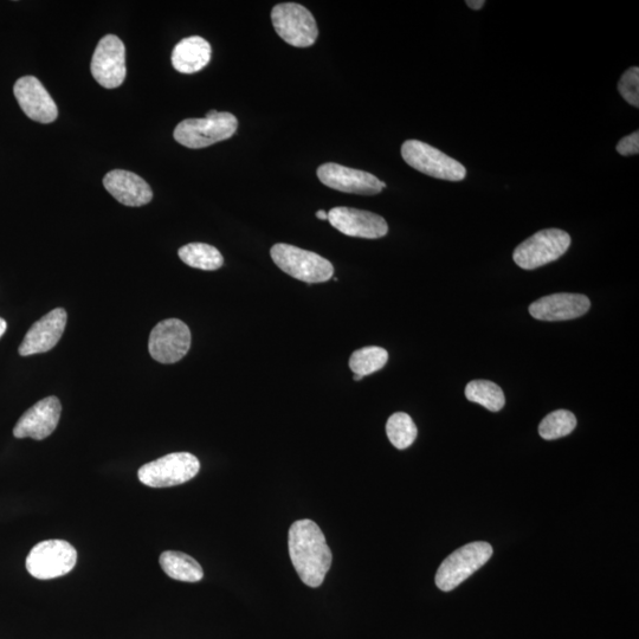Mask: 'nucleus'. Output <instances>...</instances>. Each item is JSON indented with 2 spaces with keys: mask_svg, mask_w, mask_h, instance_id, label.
<instances>
[{
  "mask_svg": "<svg viewBox=\"0 0 639 639\" xmlns=\"http://www.w3.org/2000/svg\"><path fill=\"white\" fill-rule=\"evenodd\" d=\"M290 560L300 579L309 587H319L331 570L333 555L324 532L314 521L303 519L289 529Z\"/></svg>",
  "mask_w": 639,
  "mask_h": 639,
  "instance_id": "f257e3e1",
  "label": "nucleus"
},
{
  "mask_svg": "<svg viewBox=\"0 0 639 639\" xmlns=\"http://www.w3.org/2000/svg\"><path fill=\"white\" fill-rule=\"evenodd\" d=\"M238 121L231 113L213 111L204 119H186L174 129L173 137L187 148L199 150L228 140L237 132Z\"/></svg>",
  "mask_w": 639,
  "mask_h": 639,
  "instance_id": "f03ea898",
  "label": "nucleus"
},
{
  "mask_svg": "<svg viewBox=\"0 0 639 639\" xmlns=\"http://www.w3.org/2000/svg\"><path fill=\"white\" fill-rule=\"evenodd\" d=\"M493 547L484 541L471 542L458 548L445 558L436 573L435 583L438 589L450 592L460 586L464 580L473 576L493 557Z\"/></svg>",
  "mask_w": 639,
  "mask_h": 639,
  "instance_id": "7ed1b4c3",
  "label": "nucleus"
},
{
  "mask_svg": "<svg viewBox=\"0 0 639 639\" xmlns=\"http://www.w3.org/2000/svg\"><path fill=\"white\" fill-rule=\"evenodd\" d=\"M271 258L284 273L306 283H324L332 279L334 267L318 254L279 243L270 250Z\"/></svg>",
  "mask_w": 639,
  "mask_h": 639,
  "instance_id": "20e7f679",
  "label": "nucleus"
},
{
  "mask_svg": "<svg viewBox=\"0 0 639 639\" xmlns=\"http://www.w3.org/2000/svg\"><path fill=\"white\" fill-rule=\"evenodd\" d=\"M402 157L412 169L426 174V176L461 182L466 179L467 170L460 161L447 156L436 147H432L419 140L405 141L402 146Z\"/></svg>",
  "mask_w": 639,
  "mask_h": 639,
  "instance_id": "39448f33",
  "label": "nucleus"
},
{
  "mask_svg": "<svg viewBox=\"0 0 639 639\" xmlns=\"http://www.w3.org/2000/svg\"><path fill=\"white\" fill-rule=\"evenodd\" d=\"M200 463L190 453H173L145 464L138 471L141 483L151 488H169L189 482L196 477Z\"/></svg>",
  "mask_w": 639,
  "mask_h": 639,
  "instance_id": "423d86ee",
  "label": "nucleus"
},
{
  "mask_svg": "<svg viewBox=\"0 0 639 639\" xmlns=\"http://www.w3.org/2000/svg\"><path fill=\"white\" fill-rule=\"evenodd\" d=\"M571 247V236L559 229L537 232L514 251V262L521 269L534 270L559 260Z\"/></svg>",
  "mask_w": 639,
  "mask_h": 639,
  "instance_id": "0eeeda50",
  "label": "nucleus"
},
{
  "mask_svg": "<svg viewBox=\"0 0 639 639\" xmlns=\"http://www.w3.org/2000/svg\"><path fill=\"white\" fill-rule=\"evenodd\" d=\"M274 29L282 40L296 48L312 47L319 36L314 16L296 3L276 5L271 11Z\"/></svg>",
  "mask_w": 639,
  "mask_h": 639,
  "instance_id": "6e6552de",
  "label": "nucleus"
},
{
  "mask_svg": "<svg viewBox=\"0 0 639 639\" xmlns=\"http://www.w3.org/2000/svg\"><path fill=\"white\" fill-rule=\"evenodd\" d=\"M77 552L68 541L47 540L32 548L27 558V570L41 580L66 576L76 565Z\"/></svg>",
  "mask_w": 639,
  "mask_h": 639,
  "instance_id": "1a4fd4ad",
  "label": "nucleus"
},
{
  "mask_svg": "<svg viewBox=\"0 0 639 639\" xmlns=\"http://www.w3.org/2000/svg\"><path fill=\"white\" fill-rule=\"evenodd\" d=\"M191 347V332L182 320L167 319L153 328L148 351L160 364H176Z\"/></svg>",
  "mask_w": 639,
  "mask_h": 639,
  "instance_id": "9d476101",
  "label": "nucleus"
},
{
  "mask_svg": "<svg viewBox=\"0 0 639 639\" xmlns=\"http://www.w3.org/2000/svg\"><path fill=\"white\" fill-rule=\"evenodd\" d=\"M92 74L106 89L119 88L127 74L126 48L118 36L107 35L99 42L93 55Z\"/></svg>",
  "mask_w": 639,
  "mask_h": 639,
  "instance_id": "9b49d317",
  "label": "nucleus"
},
{
  "mask_svg": "<svg viewBox=\"0 0 639 639\" xmlns=\"http://www.w3.org/2000/svg\"><path fill=\"white\" fill-rule=\"evenodd\" d=\"M318 178L329 189L353 193V195L374 196L386 187L384 182H380L369 172L334 163L321 165L318 169Z\"/></svg>",
  "mask_w": 639,
  "mask_h": 639,
  "instance_id": "f8f14e48",
  "label": "nucleus"
},
{
  "mask_svg": "<svg viewBox=\"0 0 639 639\" xmlns=\"http://www.w3.org/2000/svg\"><path fill=\"white\" fill-rule=\"evenodd\" d=\"M328 221L341 234L367 240H377L389 232V225L377 213L342 206L328 212Z\"/></svg>",
  "mask_w": 639,
  "mask_h": 639,
  "instance_id": "ddd939ff",
  "label": "nucleus"
},
{
  "mask_svg": "<svg viewBox=\"0 0 639 639\" xmlns=\"http://www.w3.org/2000/svg\"><path fill=\"white\" fill-rule=\"evenodd\" d=\"M62 405L60 399L48 397L40 400L19 418L15 429L16 438H32L42 441L56 430L60 422Z\"/></svg>",
  "mask_w": 639,
  "mask_h": 639,
  "instance_id": "4468645a",
  "label": "nucleus"
},
{
  "mask_svg": "<svg viewBox=\"0 0 639 639\" xmlns=\"http://www.w3.org/2000/svg\"><path fill=\"white\" fill-rule=\"evenodd\" d=\"M14 94L29 119L40 124H51L57 119L56 103L36 77L24 76L19 79L14 87Z\"/></svg>",
  "mask_w": 639,
  "mask_h": 639,
  "instance_id": "2eb2a0df",
  "label": "nucleus"
},
{
  "mask_svg": "<svg viewBox=\"0 0 639 639\" xmlns=\"http://www.w3.org/2000/svg\"><path fill=\"white\" fill-rule=\"evenodd\" d=\"M67 312L63 308H56L31 326L27 335L19 346L22 357L45 353L58 344L67 326Z\"/></svg>",
  "mask_w": 639,
  "mask_h": 639,
  "instance_id": "dca6fc26",
  "label": "nucleus"
},
{
  "mask_svg": "<svg viewBox=\"0 0 639 639\" xmlns=\"http://www.w3.org/2000/svg\"><path fill=\"white\" fill-rule=\"evenodd\" d=\"M590 299L582 294L559 293L545 296L529 306V314L540 321H567L589 312Z\"/></svg>",
  "mask_w": 639,
  "mask_h": 639,
  "instance_id": "f3484780",
  "label": "nucleus"
},
{
  "mask_svg": "<svg viewBox=\"0 0 639 639\" xmlns=\"http://www.w3.org/2000/svg\"><path fill=\"white\" fill-rule=\"evenodd\" d=\"M103 185L119 203L139 208L151 202L153 192L144 179L133 172L114 170L103 178Z\"/></svg>",
  "mask_w": 639,
  "mask_h": 639,
  "instance_id": "a211bd4d",
  "label": "nucleus"
},
{
  "mask_svg": "<svg viewBox=\"0 0 639 639\" xmlns=\"http://www.w3.org/2000/svg\"><path fill=\"white\" fill-rule=\"evenodd\" d=\"M211 45L204 38H184L173 49L172 66L182 74H195L208 66L211 60Z\"/></svg>",
  "mask_w": 639,
  "mask_h": 639,
  "instance_id": "6ab92c4d",
  "label": "nucleus"
},
{
  "mask_svg": "<svg viewBox=\"0 0 639 639\" xmlns=\"http://www.w3.org/2000/svg\"><path fill=\"white\" fill-rule=\"evenodd\" d=\"M159 563L167 576L179 582L197 583L204 577L198 561L182 552L166 551L160 555Z\"/></svg>",
  "mask_w": 639,
  "mask_h": 639,
  "instance_id": "aec40b11",
  "label": "nucleus"
},
{
  "mask_svg": "<svg viewBox=\"0 0 639 639\" xmlns=\"http://www.w3.org/2000/svg\"><path fill=\"white\" fill-rule=\"evenodd\" d=\"M180 260L192 268L213 271L223 267L224 258L218 249L205 243H191L178 251Z\"/></svg>",
  "mask_w": 639,
  "mask_h": 639,
  "instance_id": "412c9836",
  "label": "nucleus"
},
{
  "mask_svg": "<svg viewBox=\"0 0 639 639\" xmlns=\"http://www.w3.org/2000/svg\"><path fill=\"white\" fill-rule=\"evenodd\" d=\"M466 397L470 402L480 404L492 412L505 408L506 398L501 387L488 380H474L466 387Z\"/></svg>",
  "mask_w": 639,
  "mask_h": 639,
  "instance_id": "4be33fe9",
  "label": "nucleus"
},
{
  "mask_svg": "<svg viewBox=\"0 0 639 639\" xmlns=\"http://www.w3.org/2000/svg\"><path fill=\"white\" fill-rule=\"evenodd\" d=\"M386 434L393 447L405 450L416 441L418 430L408 413L397 412L387 421Z\"/></svg>",
  "mask_w": 639,
  "mask_h": 639,
  "instance_id": "5701e85b",
  "label": "nucleus"
},
{
  "mask_svg": "<svg viewBox=\"0 0 639 639\" xmlns=\"http://www.w3.org/2000/svg\"><path fill=\"white\" fill-rule=\"evenodd\" d=\"M389 361V353L382 347L370 346L355 351L350 359V367L357 376L366 377L382 370Z\"/></svg>",
  "mask_w": 639,
  "mask_h": 639,
  "instance_id": "b1692460",
  "label": "nucleus"
},
{
  "mask_svg": "<svg viewBox=\"0 0 639 639\" xmlns=\"http://www.w3.org/2000/svg\"><path fill=\"white\" fill-rule=\"evenodd\" d=\"M576 426L577 418L572 412L558 410L542 419L539 425V434L546 441H554L572 434Z\"/></svg>",
  "mask_w": 639,
  "mask_h": 639,
  "instance_id": "393cba45",
  "label": "nucleus"
},
{
  "mask_svg": "<svg viewBox=\"0 0 639 639\" xmlns=\"http://www.w3.org/2000/svg\"><path fill=\"white\" fill-rule=\"evenodd\" d=\"M618 90L622 98L631 106L639 107V68L634 67L625 71L618 83Z\"/></svg>",
  "mask_w": 639,
  "mask_h": 639,
  "instance_id": "a878e982",
  "label": "nucleus"
},
{
  "mask_svg": "<svg viewBox=\"0 0 639 639\" xmlns=\"http://www.w3.org/2000/svg\"><path fill=\"white\" fill-rule=\"evenodd\" d=\"M617 152L623 157L635 156L639 153V132L636 131L618 142Z\"/></svg>",
  "mask_w": 639,
  "mask_h": 639,
  "instance_id": "bb28decb",
  "label": "nucleus"
},
{
  "mask_svg": "<svg viewBox=\"0 0 639 639\" xmlns=\"http://www.w3.org/2000/svg\"><path fill=\"white\" fill-rule=\"evenodd\" d=\"M466 4L469 6L470 9L473 10H480L483 8L484 4H486V2H484V0H467Z\"/></svg>",
  "mask_w": 639,
  "mask_h": 639,
  "instance_id": "cd10ccee",
  "label": "nucleus"
},
{
  "mask_svg": "<svg viewBox=\"0 0 639 639\" xmlns=\"http://www.w3.org/2000/svg\"><path fill=\"white\" fill-rule=\"evenodd\" d=\"M316 217L321 219V221H328V212L321 210L316 212Z\"/></svg>",
  "mask_w": 639,
  "mask_h": 639,
  "instance_id": "c85d7f7f",
  "label": "nucleus"
},
{
  "mask_svg": "<svg viewBox=\"0 0 639 639\" xmlns=\"http://www.w3.org/2000/svg\"><path fill=\"white\" fill-rule=\"evenodd\" d=\"M6 327H8V325H6V321L0 318V338H2L6 332Z\"/></svg>",
  "mask_w": 639,
  "mask_h": 639,
  "instance_id": "c756f323",
  "label": "nucleus"
},
{
  "mask_svg": "<svg viewBox=\"0 0 639 639\" xmlns=\"http://www.w3.org/2000/svg\"><path fill=\"white\" fill-rule=\"evenodd\" d=\"M363 378H364V377L357 376V374H355V376H354V378H353V379L355 380V382H359V380H361V379H363Z\"/></svg>",
  "mask_w": 639,
  "mask_h": 639,
  "instance_id": "7c9ffc66",
  "label": "nucleus"
}]
</instances>
